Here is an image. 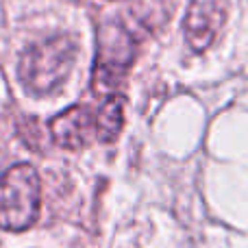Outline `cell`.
<instances>
[{"mask_svg":"<svg viewBox=\"0 0 248 248\" xmlns=\"http://www.w3.org/2000/svg\"><path fill=\"white\" fill-rule=\"evenodd\" d=\"M77 44L68 35H55L24 48L17 61V77L29 94L48 96L57 92L72 72Z\"/></svg>","mask_w":248,"mask_h":248,"instance_id":"6da1fadb","label":"cell"},{"mask_svg":"<svg viewBox=\"0 0 248 248\" xmlns=\"http://www.w3.org/2000/svg\"><path fill=\"white\" fill-rule=\"evenodd\" d=\"M42 205V183L31 163H16L0 176V229L26 231Z\"/></svg>","mask_w":248,"mask_h":248,"instance_id":"7a4b0ae2","label":"cell"},{"mask_svg":"<svg viewBox=\"0 0 248 248\" xmlns=\"http://www.w3.org/2000/svg\"><path fill=\"white\" fill-rule=\"evenodd\" d=\"M135 52V39L120 22H109L100 26L94 74H92V87L96 94H113V90L126 77Z\"/></svg>","mask_w":248,"mask_h":248,"instance_id":"3957f363","label":"cell"},{"mask_svg":"<svg viewBox=\"0 0 248 248\" xmlns=\"http://www.w3.org/2000/svg\"><path fill=\"white\" fill-rule=\"evenodd\" d=\"M229 17L227 0H192L185 13L183 31L194 52H205L220 37Z\"/></svg>","mask_w":248,"mask_h":248,"instance_id":"277c9868","label":"cell"},{"mask_svg":"<svg viewBox=\"0 0 248 248\" xmlns=\"http://www.w3.org/2000/svg\"><path fill=\"white\" fill-rule=\"evenodd\" d=\"M50 135L61 148H85L96 140V111L87 105H74L65 109L50 120Z\"/></svg>","mask_w":248,"mask_h":248,"instance_id":"5b68a950","label":"cell"},{"mask_svg":"<svg viewBox=\"0 0 248 248\" xmlns=\"http://www.w3.org/2000/svg\"><path fill=\"white\" fill-rule=\"evenodd\" d=\"M124 126V98L120 94H111L96 109V141L111 144L122 133Z\"/></svg>","mask_w":248,"mask_h":248,"instance_id":"8992f818","label":"cell"}]
</instances>
